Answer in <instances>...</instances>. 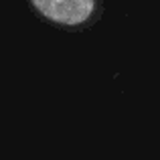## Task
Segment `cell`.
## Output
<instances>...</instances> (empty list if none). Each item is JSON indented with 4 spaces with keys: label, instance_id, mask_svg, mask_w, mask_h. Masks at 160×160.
Here are the masks:
<instances>
[{
    "label": "cell",
    "instance_id": "obj_1",
    "mask_svg": "<svg viewBox=\"0 0 160 160\" xmlns=\"http://www.w3.org/2000/svg\"><path fill=\"white\" fill-rule=\"evenodd\" d=\"M41 18L65 28H83L99 20L102 0H28Z\"/></svg>",
    "mask_w": 160,
    "mask_h": 160
}]
</instances>
